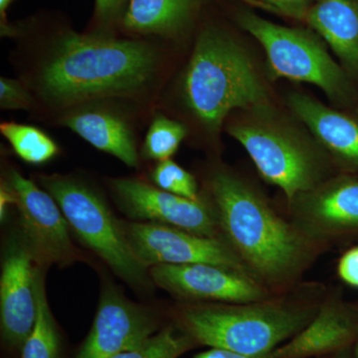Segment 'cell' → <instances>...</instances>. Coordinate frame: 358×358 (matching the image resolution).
I'll list each match as a JSON object with an SVG mask.
<instances>
[{"instance_id":"484cf974","label":"cell","mask_w":358,"mask_h":358,"mask_svg":"<svg viewBox=\"0 0 358 358\" xmlns=\"http://www.w3.org/2000/svg\"><path fill=\"white\" fill-rule=\"evenodd\" d=\"M268 7L289 17L306 18L310 7L317 0H261Z\"/></svg>"},{"instance_id":"e0dca14e","label":"cell","mask_w":358,"mask_h":358,"mask_svg":"<svg viewBox=\"0 0 358 358\" xmlns=\"http://www.w3.org/2000/svg\"><path fill=\"white\" fill-rule=\"evenodd\" d=\"M61 124L96 150L114 155L129 167H138L134 133L127 122L110 110L83 107L68 113Z\"/></svg>"},{"instance_id":"7402d4cb","label":"cell","mask_w":358,"mask_h":358,"mask_svg":"<svg viewBox=\"0 0 358 358\" xmlns=\"http://www.w3.org/2000/svg\"><path fill=\"white\" fill-rule=\"evenodd\" d=\"M195 346L193 339L180 329L167 327L140 345L112 358H178Z\"/></svg>"},{"instance_id":"4316f807","label":"cell","mask_w":358,"mask_h":358,"mask_svg":"<svg viewBox=\"0 0 358 358\" xmlns=\"http://www.w3.org/2000/svg\"><path fill=\"white\" fill-rule=\"evenodd\" d=\"M339 278L345 284L358 288V246L346 251L339 259L338 265Z\"/></svg>"},{"instance_id":"4fadbf2b","label":"cell","mask_w":358,"mask_h":358,"mask_svg":"<svg viewBox=\"0 0 358 358\" xmlns=\"http://www.w3.org/2000/svg\"><path fill=\"white\" fill-rule=\"evenodd\" d=\"M157 329V320L147 310L107 286L91 331L75 358H112L140 345Z\"/></svg>"},{"instance_id":"8992f818","label":"cell","mask_w":358,"mask_h":358,"mask_svg":"<svg viewBox=\"0 0 358 358\" xmlns=\"http://www.w3.org/2000/svg\"><path fill=\"white\" fill-rule=\"evenodd\" d=\"M228 131L248 152L261 176L278 186L289 204L324 182L322 157L292 129L255 119L235 122Z\"/></svg>"},{"instance_id":"52a82bcc","label":"cell","mask_w":358,"mask_h":358,"mask_svg":"<svg viewBox=\"0 0 358 358\" xmlns=\"http://www.w3.org/2000/svg\"><path fill=\"white\" fill-rule=\"evenodd\" d=\"M239 23L262 45L274 79L315 85L334 101L348 95L345 73L313 33L275 24L247 11L240 14Z\"/></svg>"},{"instance_id":"7c38bea8","label":"cell","mask_w":358,"mask_h":358,"mask_svg":"<svg viewBox=\"0 0 358 358\" xmlns=\"http://www.w3.org/2000/svg\"><path fill=\"white\" fill-rule=\"evenodd\" d=\"M120 204L129 216L164 224L200 236L219 238L215 211L202 200L185 199L133 178L112 182Z\"/></svg>"},{"instance_id":"1f68e13d","label":"cell","mask_w":358,"mask_h":358,"mask_svg":"<svg viewBox=\"0 0 358 358\" xmlns=\"http://www.w3.org/2000/svg\"><path fill=\"white\" fill-rule=\"evenodd\" d=\"M319 358H352V355H350V348L348 350H343V352H339L336 353H334V355H326V357H322Z\"/></svg>"},{"instance_id":"cb8c5ba5","label":"cell","mask_w":358,"mask_h":358,"mask_svg":"<svg viewBox=\"0 0 358 358\" xmlns=\"http://www.w3.org/2000/svg\"><path fill=\"white\" fill-rule=\"evenodd\" d=\"M152 178L160 189L195 201L201 200L196 180L192 174L171 159L159 162L152 174Z\"/></svg>"},{"instance_id":"ba28073f","label":"cell","mask_w":358,"mask_h":358,"mask_svg":"<svg viewBox=\"0 0 358 358\" xmlns=\"http://www.w3.org/2000/svg\"><path fill=\"white\" fill-rule=\"evenodd\" d=\"M124 230L134 253L145 265L208 264L253 277L221 238L200 236L155 222L129 223L124 226Z\"/></svg>"},{"instance_id":"603a6c76","label":"cell","mask_w":358,"mask_h":358,"mask_svg":"<svg viewBox=\"0 0 358 358\" xmlns=\"http://www.w3.org/2000/svg\"><path fill=\"white\" fill-rule=\"evenodd\" d=\"M186 128L180 122L157 115L150 124L143 154L148 159L164 162L171 159L186 136Z\"/></svg>"},{"instance_id":"ac0fdd59","label":"cell","mask_w":358,"mask_h":358,"mask_svg":"<svg viewBox=\"0 0 358 358\" xmlns=\"http://www.w3.org/2000/svg\"><path fill=\"white\" fill-rule=\"evenodd\" d=\"M306 20L343 64L358 73L357 0H317Z\"/></svg>"},{"instance_id":"9c48e42d","label":"cell","mask_w":358,"mask_h":358,"mask_svg":"<svg viewBox=\"0 0 358 358\" xmlns=\"http://www.w3.org/2000/svg\"><path fill=\"white\" fill-rule=\"evenodd\" d=\"M150 274L160 288L185 300L249 303L271 299L267 287L251 275L208 264L152 266Z\"/></svg>"},{"instance_id":"f1b7e54d","label":"cell","mask_w":358,"mask_h":358,"mask_svg":"<svg viewBox=\"0 0 358 358\" xmlns=\"http://www.w3.org/2000/svg\"><path fill=\"white\" fill-rule=\"evenodd\" d=\"M193 358H267L249 357L242 353L233 352V350H225L220 348H210L208 350L197 353Z\"/></svg>"},{"instance_id":"4dcf8cb0","label":"cell","mask_w":358,"mask_h":358,"mask_svg":"<svg viewBox=\"0 0 358 358\" xmlns=\"http://www.w3.org/2000/svg\"><path fill=\"white\" fill-rule=\"evenodd\" d=\"M13 1L14 0H0V15H1V26L2 30L6 31V34L7 32H9V29L7 28L6 11Z\"/></svg>"},{"instance_id":"44dd1931","label":"cell","mask_w":358,"mask_h":358,"mask_svg":"<svg viewBox=\"0 0 358 358\" xmlns=\"http://www.w3.org/2000/svg\"><path fill=\"white\" fill-rule=\"evenodd\" d=\"M2 136L8 141L15 154L30 164H43L58 155L59 148L41 129L17 122H2Z\"/></svg>"},{"instance_id":"d4e9b609","label":"cell","mask_w":358,"mask_h":358,"mask_svg":"<svg viewBox=\"0 0 358 358\" xmlns=\"http://www.w3.org/2000/svg\"><path fill=\"white\" fill-rule=\"evenodd\" d=\"M33 101L24 87L16 80L0 79V107L2 110H28Z\"/></svg>"},{"instance_id":"f546056e","label":"cell","mask_w":358,"mask_h":358,"mask_svg":"<svg viewBox=\"0 0 358 358\" xmlns=\"http://www.w3.org/2000/svg\"><path fill=\"white\" fill-rule=\"evenodd\" d=\"M15 203V195H14L10 186L8 185V183L2 185L1 189H0V217H1V220L6 218L9 205Z\"/></svg>"},{"instance_id":"6da1fadb","label":"cell","mask_w":358,"mask_h":358,"mask_svg":"<svg viewBox=\"0 0 358 358\" xmlns=\"http://www.w3.org/2000/svg\"><path fill=\"white\" fill-rule=\"evenodd\" d=\"M210 185L219 229L253 277L268 289L298 279L319 244L280 217L243 179L218 171Z\"/></svg>"},{"instance_id":"ffe728a7","label":"cell","mask_w":358,"mask_h":358,"mask_svg":"<svg viewBox=\"0 0 358 358\" xmlns=\"http://www.w3.org/2000/svg\"><path fill=\"white\" fill-rule=\"evenodd\" d=\"M37 315L31 334L23 345L21 358H59L60 336L45 292L43 270L35 267Z\"/></svg>"},{"instance_id":"d6a6232c","label":"cell","mask_w":358,"mask_h":358,"mask_svg":"<svg viewBox=\"0 0 358 358\" xmlns=\"http://www.w3.org/2000/svg\"><path fill=\"white\" fill-rule=\"evenodd\" d=\"M353 358H358V339L355 345V352H353Z\"/></svg>"},{"instance_id":"5bb4252c","label":"cell","mask_w":358,"mask_h":358,"mask_svg":"<svg viewBox=\"0 0 358 358\" xmlns=\"http://www.w3.org/2000/svg\"><path fill=\"white\" fill-rule=\"evenodd\" d=\"M291 205L294 226L315 243L358 230L357 179L324 181L315 189L296 197Z\"/></svg>"},{"instance_id":"277c9868","label":"cell","mask_w":358,"mask_h":358,"mask_svg":"<svg viewBox=\"0 0 358 358\" xmlns=\"http://www.w3.org/2000/svg\"><path fill=\"white\" fill-rule=\"evenodd\" d=\"M319 307L272 299L249 303L187 305L179 310L178 327L196 345L268 357L307 327Z\"/></svg>"},{"instance_id":"5b68a950","label":"cell","mask_w":358,"mask_h":358,"mask_svg":"<svg viewBox=\"0 0 358 358\" xmlns=\"http://www.w3.org/2000/svg\"><path fill=\"white\" fill-rule=\"evenodd\" d=\"M56 200L75 234L131 287L147 289L150 274L129 243L124 226L102 197L76 179L52 176L40 178Z\"/></svg>"},{"instance_id":"30bf717a","label":"cell","mask_w":358,"mask_h":358,"mask_svg":"<svg viewBox=\"0 0 358 358\" xmlns=\"http://www.w3.org/2000/svg\"><path fill=\"white\" fill-rule=\"evenodd\" d=\"M35 253L22 237L13 235L7 242L0 278V322L4 343L22 348L31 334L37 315L35 291Z\"/></svg>"},{"instance_id":"7a4b0ae2","label":"cell","mask_w":358,"mask_h":358,"mask_svg":"<svg viewBox=\"0 0 358 358\" xmlns=\"http://www.w3.org/2000/svg\"><path fill=\"white\" fill-rule=\"evenodd\" d=\"M157 60L145 42L66 33L40 70V95L59 107L138 95L154 80Z\"/></svg>"},{"instance_id":"83f0119b","label":"cell","mask_w":358,"mask_h":358,"mask_svg":"<svg viewBox=\"0 0 358 358\" xmlns=\"http://www.w3.org/2000/svg\"><path fill=\"white\" fill-rule=\"evenodd\" d=\"M127 0H96V14L101 21H110L121 13Z\"/></svg>"},{"instance_id":"8fae6325","label":"cell","mask_w":358,"mask_h":358,"mask_svg":"<svg viewBox=\"0 0 358 358\" xmlns=\"http://www.w3.org/2000/svg\"><path fill=\"white\" fill-rule=\"evenodd\" d=\"M8 185L15 195L21 225L35 256L44 263L68 265L77 259L69 224L50 193L43 192L18 171L9 173Z\"/></svg>"},{"instance_id":"3957f363","label":"cell","mask_w":358,"mask_h":358,"mask_svg":"<svg viewBox=\"0 0 358 358\" xmlns=\"http://www.w3.org/2000/svg\"><path fill=\"white\" fill-rule=\"evenodd\" d=\"M182 93L193 115L211 131L220 129L233 110L261 112L270 103L249 54L215 28L200 34L183 76Z\"/></svg>"},{"instance_id":"2e32d148","label":"cell","mask_w":358,"mask_h":358,"mask_svg":"<svg viewBox=\"0 0 358 358\" xmlns=\"http://www.w3.org/2000/svg\"><path fill=\"white\" fill-rule=\"evenodd\" d=\"M288 105L333 157L358 169V122L303 94H291Z\"/></svg>"},{"instance_id":"d6986e66","label":"cell","mask_w":358,"mask_h":358,"mask_svg":"<svg viewBox=\"0 0 358 358\" xmlns=\"http://www.w3.org/2000/svg\"><path fill=\"white\" fill-rule=\"evenodd\" d=\"M202 0H129L122 24L138 34L171 35L187 25Z\"/></svg>"},{"instance_id":"9a60e30c","label":"cell","mask_w":358,"mask_h":358,"mask_svg":"<svg viewBox=\"0 0 358 358\" xmlns=\"http://www.w3.org/2000/svg\"><path fill=\"white\" fill-rule=\"evenodd\" d=\"M358 339V310L336 299L320 305L313 319L267 358H319L348 350Z\"/></svg>"}]
</instances>
